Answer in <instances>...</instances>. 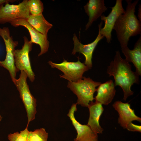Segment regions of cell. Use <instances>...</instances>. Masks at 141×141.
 <instances>
[{
	"instance_id": "obj_1",
	"label": "cell",
	"mask_w": 141,
	"mask_h": 141,
	"mask_svg": "<svg viewBox=\"0 0 141 141\" xmlns=\"http://www.w3.org/2000/svg\"><path fill=\"white\" fill-rule=\"evenodd\" d=\"M107 73L109 77H114L115 86H119L122 89L123 99L125 101L133 94L131 90L132 85L139 83V75L132 70L131 65L125 59L122 58L118 50L116 51L114 60L108 66Z\"/></svg>"
},
{
	"instance_id": "obj_2",
	"label": "cell",
	"mask_w": 141,
	"mask_h": 141,
	"mask_svg": "<svg viewBox=\"0 0 141 141\" xmlns=\"http://www.w3.org/2000/svg\"><path fill=\"white\" fill-rule=\"evenodd\" d=\"M127 5L124 13L117 19L113 29L116 33L117 38L121 47L127 46L130 38L141 34V21L135 14L136 7L138 2L136 0L126 1Z\"/></svg>"
},
{
	"instance_id": "obj_3",
	"label": "cell",
	"mask_w": 141,
	"mask_h": 141,
	"mask_svg": "<svg viewBox=\"0 0 141 141\" xmlns=\"http://www.w3.org/2000/svg\"><path fill=\"white\" fill-rule=\"evenodd\" d=\"M101 83L89 77H83L82 79L77 82L68 81L67 87L77 96V104L87 107L94 99V94L96 91V87Z\"/></svg>"
},
{
	"instance_id": "obj_4",
	"label": "cell",
	"mask_w": 141,
	"mask_h": 141,
	"mask_svg": "<svg viewBox=\"0 0 141 141\" xmlns=\"http://www.w3.org/2000/svg\"><path fill=\"white\" fill-rule=\"evenodd\" d=\"M28 77L24 71H21L19 78L16 79L13 82L19 91L20 98L24 104L27 113L28 122L26 127L30 122L35 119L37 113V100L31 94L27 82Z\"/></svg>"
},
{
	"instance_id": "obj_5",
	"label": "cell",
	"mask_w": 141,
	"mask_h": 141,
	"mask_svg": "<svg viewBox=\"0 0 141 141\" xmlns=\"http://www.w3.org/2000/svg\"><path fill=\"white\" fill-rule=\"evenodd\" d=\"M0 36L4 40L6 51L5 60L2 61L0 60V66L8 70L13 82L16 79V73L19 71L15 65L14 57L15 48L17 46L18 42L13 40L7 27H0Z\"/></svg>"
},
{
	"instance_id": "obj_6",
	"label": "cell",
	"mask_w": 141,
	"mask_h": 141,
	"mask_svg": "<svg viewBox=\"0 0 141 141\" xmlns=\"http://www.w3.org/2000/svg\"><path fill=\"white\" fill-rule=\"evenodd\" d=\"M48 63L52 68H56L62 72L63 74L60 75V77L69 81L77 82L82 79L84 73L89 69L84 63L80 62L79 57L76 62H68L64 59L60 63H53L51 61Z\"/></svg>"
},
{
	"instance_id": "obj_7",
	"label": "cell",
	"mask_w": 141,
	"mask_h": 141,
	"mask_svg": "<svg viewBox=\"0 0 141 141\" xmlns=\"http://www.w3.org/2000/svg\"><path fill=\"white\" fill-rule=\"evenodd\" d=\"M28 0H24L17 5L5 3L4 6H0V24L10 23L19 19L27 20L30 14L29 10Z\"/></svg>"
},
{
	"instance_id": "obj_8",
	"label": "cell",
	"mask_w": 141,
	"mask_h": 141,
	"mask_svg": "<svg viewBox=\"0 0 141 141\" xmlns=\"http://www.w3.org/2000/svg\"><path fill=\"white\" fill-rule=\"evenodd\" d=\"M23 38L24 43L22 48L15 50L14 51L15 64L18 69L24 71L30 80L33 82L35 78V75L32 69L29 56L33 44L26 37L24 36Z\"/></svg>"
},
{
	"instance_id": "obj_9",
	"label": "cell",
	"mask_w": 141,
	"mask_h": 141,
	"mask_svg": "<svg viewBox=\"0 0 141 141\" xmlns=\"http://www.w3.org/2000/svg\"><path fill=\"white\" fill-rule=\"evenodd\" d=\"M122 0H116L115 5L110 7L111 10L108 16H106L103 15L101 17V20L104 21L105 25L102 28L103 22L101 21L98 25V29L102 35L106 38L108 43L111 42V32L117 19L125 12V10L122 5Z\"/></svg>"
},
{
	"instance_id": "obj_10",
	"label": "cell",
	"mask_w": 141,
	"mask_h": 141,
	"mask_svg": "<svg viewBox=\"0 0 141 141\" xmlns=\"http://www.w3.org/2000/svg\"><path fill=\"white\" fill-rule=\"evenodd\" d=\"M13 27L22 26L26 28L29 31L31 39L30 42L32 43L38 45L40 46V51L38 55L39 56L45 53L48 51L49 42L47 36L39 32L27 22L26 20L19 19L15 20L10 23Z\"/></svg>"
},
{
	"instance_id": "obj_11",
	"label": "cell",
	"mask_w": 141,
	"mask_h": 141,
	"mask_svg": "<svg viewBox=\"0 0 141 141\" xmlns=\"http://www.w3.org/2000/svg\"><path fill=\"white\" fill-rule=\"evenodd\" d=\"M77 105L76 103L73 104L67 114L77 132L74 141H98L97 133L87 125L81 124L75 119L74 114L77 110Z\"/></svg>"
},
{
	"instance_id": "obj_12",
	"label": "cell",
	"mask_w": 141,
	"mask_h": 141,
	"mask_svg": "<svg viewBox=\"0 0 141 141\" xmlns=\"http://www.w3.org/2000/svg\"><path fill=\"white\" fill-rule=\"evenodd\" d=\"M104 37L101 34L98 29V33L95 40L90 43L83 44L80 42L75 34H74L73 38L74 46L72 54L74 55L77 52L83 54L85 58L84 63L89 69H91L93 52L99 42Z\"/></svg>"
},
{
	"instance_id": "obj_13",
	"label": "cell",
	"mask_w": 141,
	"mask_h": 141,
	"mask_svg": "<svg viewBox=\"0 0 141 141\" xmlns=\"http://www.w3.org/2000/svg\"><path fill=\"white\" fill-rule=\"evenodd\" d=\"M113 106L118 113V123L123 128H126L127 125L133 121L141 122V118L135 114L134 110L131 108L130 104L128 103L118 101L114 102Z\"/></svg>"
},
{
	"instance_id": "obj_14",
	"label": "cell",
	"mask_w": 141,
	"mask_h": 141,
	"mask_svg": "<svg viewBox=\"0 0 141 141\" xmlns=\"http://www.w3.org/2000/svg\"><path fill=\"white\" fill-rule=\"evenodd\" d=\"M84 8L85 13L89 16L88 21L85 27L86 30L107 10L103 0H89L84 6Z\"/></svg>"
},
{
	"instance_id": "obj_15",
	"label": "cell",
	"mask_w": 141,
	"mask_h": 141,
	"mask_svg": "<svg viewBox=\"0 0 141 141\" xmlns=\"http://www.w3.org/2000/svg\"><path fill=\"white\" fill-rule=\"evenodd\" d=\"M115 86L111 80L101 83L96 88L97 93L94 99L102 104L108 105L111 102L115 95Z\"/></svg>"
},
{
	"instance_id": "obj_16",
	"label": "cell",
	"mask_w": 141,
	"mask_h": 141,
	"mask_svg": "<svg viewBox=\"0 0 141 141\" xmlns=\"http://www.w3.org/2000/svg\"><path fill=\"white\" fill-rule=\"evenodd\" d=\"M102 104L95 101L91 102L88 106L89 117L87 125L92 130L97 134H101L103 129L99 124V119L104 111Z\"/></svg>"
},
{
	"instance_id": "obj_17",
	"label": "cell",
	"mask_w": 141,
	"mask_h": 141,
	"mask_svg": "<svg viewBox=\"0 0 141 141\" xmlns=\"http://www.w3.org/2000/svg\"><path fill=\"white\" fill-rule=\"evenodd\" d=\"M122 53L125 59L129 62L133 63L136 68V72L141 75V37L135 43L133 49H130L127 46L121 47Z\"/></svg>"
},
{
	"instance_id": "obj_18",
	"label": "cell",
	"mask_w": 141,
	"mask_h": 141,
	"mask_svg": "<svg viewBox=\"0 0 141 141\" xmlns=\"http://www.w3.org/2000/svg\"><path fill=\"white\" fill-rule=\"evenodd\" d=\"M26 20L37 31L47 36L48 31L52 27V25L46 20L42 13L36 15H30Z\"/></svg>"
},
{
	"instance_id": "obj_19",
	"label": "cell",
	"mask_w": 141,
	"mask_h": 141,
	"mask_svg": "<svg viewBox=\"0 0 141 141\" xmlns=\"http://www.w3.org/2000/svg\"><path fill=\"white\" fill-rule=\"evenodd\" d=\"M48 133L45 129L41 128L29 132L27 141H47Z\"/></svg>"
},
{
	"instance_id": "obj_20",
	"label": "cell",
	"mask_w": 141,
	"mask_h": 141,
	"mask_svg": "<svg viewBox=\"0 0 141 141\" xmlns=\"http://www.w3.org/2000/svg\"><path fill=\"white\" fill-rule=\"evenodd\" d=\"M28 4L31 15H38L42 14L43 11V4L40 0H28Z\"/></svg>"
},
{
	"instance_id": "obj_21",
	"label": "cell",
	"mask_w": 141,
	"mask_h": 141,
	"mask_svg": "<svg viewBox=\"0 0 141 141\" xmlns=\"http://www.w3.org/2000/svg\"><path fill=\"white\" fill-rule=\"evenodd\" d=\"M29 131L28 127L20 131V133L17 132L13 133H10L8 136L10 141H27V138Z\"/></svg>"
},
{
	"instance_id": "obj_22",
	"label": "cell",
	"mask_w": 141,
	"mask_h": 141,
	"mask_svg": "<svg viewBox=\"0 0 141 141\" xmlns=\"http://www.w3.org/2000/svg\"><path fill=\"white\" fill-rule=\"evenodd\" d=\"M126 128L128 131L133 132H141V126L133 124L132 122L127 126Z\"/></svg>"
},
{
	"instance_id": "obj_23",
	"label": "cell",
	"mask_w": 141,
	"mask_h": 141,
	"mask_svg": "<svg viewBox=\"0 0 141 141\" xmlns=\"http://www.w3.org/2000/svg\"><path fill=\"white\" fill-rule=\"evenodd\" d=\"M16 1V0H0V6L4 3H6L9 2L12 3Z\"/></svg>"
},
{
	"instance_id": "obj_24",
	"label": "cell",
	"mask_w": 141,
	"mask_h": 141,
	"mask_svg": "<svg viewBox=\"0 0 141 141\" xmlns=\"http://www.w3.org/2000/svg\"><path fill=\"white\" fill-rule=\"evenodd\" d=\"M139 7L138 14V16L139 19V20L141 21V15H140V13L141 14V5H139Z\"/></svg>"
},
{
	"instance_id": "obj_25",
	"label": "cell",
	"mask_w": 141,
	"mask_h": 141,
	"mask_svg": "<svg viewBox=\"0 0 141 141\" xmlns=\"http://www.w3.org/2000/svg\"><path fill=\"white\" fill-rule=\"evenodd\" d=\"M2 117L1 116L0 114V121H1L2 119Z\"/></svg>"
}]
</instances>
